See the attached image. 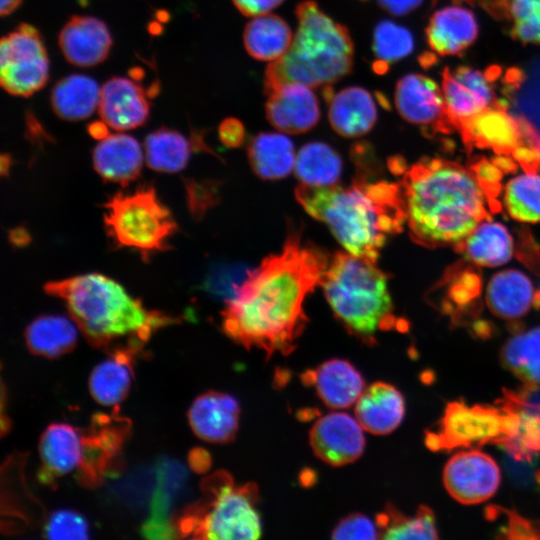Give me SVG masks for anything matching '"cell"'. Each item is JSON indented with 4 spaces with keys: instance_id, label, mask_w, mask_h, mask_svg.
<instances>
[{
    "instance_id": "1",
    "label": "cell",
    "mask_w": 540,
    "mask_h": 540,
    "mask_svg": "<svg viewBox=\"0 0 540 540\" xmlns=\"http://www.w3.org/2000/svg\"><path fill=\"white\" fill-rule=\"evenodd\" d=\"M326 253L289 228L282 251L266 257L238 285L222 311L224 332L250 349L289 354L307 323L304 302L321 284Z\"/></svg>"
},
{
    "instance_id": "2",
    "label": "cell",
    "mask_w": 540,
    "mask_h": 540,
    "mask_svg": "<svg viewBox=\"0 0 540 540\" xmlns=\"http://www.w3.org/2000/svg\"><path fill=\"white\" fill-rule=\"evenodd\" d=\"M299 204L325 223L347 252L376 262L386 241L406 221L401 185L358 172L349 185L311 186L295 190Z\"/></svg>"
},
{
    "instance_id": "3",
    "label": "cell",
    "mask_w": 540,
    "mask_h": 540,
    "mask_svg": "<svg viewBox=\"0 0 540 540\" xmlns=\"http://www.w3.org/2000/svg\"><path fill=\"white\" fill-rule=\"evenodd\" d=\"M400 185L410 236L418 244L459 245L488 218L487 193L475 174L457 163L422 160Z\"/></svg>"
},
{
    "instance_id": "4",
    "label": "cell",
    "mask_w": 540,
    "mask_h": 540,
    "mask_svg": "<svg viewBox=\"0 0 540 540\" xmlns=\"http://www.w3.org/2000/svg\"><path fill=\"white\" fill-rule=\"evenodd\" d=\"M45 291L61 299L87 341L112 348L119 340L140 346L159 328L176 320L148 310L109 277L88 273L49 282Z\"/></svg>"
},
{
    "instance_id": "5",
    "label": "cell",
    "mask_w": 540,
    "mask_h": 540,
    "mask_svg": "<svg viewBox=\"0 0 540 540\" xmlns=\"http://www.w3.org/2000/svg\"><path fill=\"white\" fill-rule=\"evenodd\" d=\"M296 17L298 25L290 47L265 71V93L288 82L328 88L352 69L354 47L347 28L314 1L299 3Z\"/></svg>"
},
{
    "instance_id": "6",
    "label": "cell",
    "mask_w": 540,
    "mask_h": 540,
    "mask_svg": "<svg viewBox=\"0 0 540 540\" xmlns=\"http://www.w3.org/2000/svg\"><path fill=\"white\" fill-rule=\"evenodd\" d=\"M320 285L335 317L362 343L375 345L377 333L396 325L387 277L376 262L337 252Z\"/></svg>"
},
{
    "instance_id": "7",
    "label": "cell",
    "mask_w": 540,
    "mask_h": 540,
    "mask_svg": "<svg viewBox=\"0 0 540 540\" xmlns=\"http://www.w3.org/2000/svg\"><path fill=\"white\" fill-rule=\"evenodd\" d=\"M205 500L183 515L176 529L201 539L250 540L262 533L254 483L236 485L219 471L203 483Z\"/></svg>"
},
{
    "instance_id": "8",
    "label": "cell",
    "mask_w": 540,
    "mask_h": 540,
    "mask_svg": "<svg viewBox=\"0 0 540 540\" xmlns=\"http://www.w3.org/2000/svg\"><path fill=\"white\" fill-rule=\"evenodd\" d=\"M104 207V223L113 243L137 250L145 260L167 250L168 239L178 229L152 185H142L131 193L118 192Z\"/></svg>"
},
{
    "instance_id": "9",
    "label": "cell",
    "mask_w": 540,
    "mask_h": 540,
    "mask_svg": "<svg viewBox=\"0 0 540 540\" xmlns=\"http://www.w3.org/2000/svg\"><path fill=\"white\" fill-rule=\"evenodd\" d=\"M511 414L498 404H447L436 431L426 432L425 443L432 451H450L484 444L501 446L509 437Z\"/></svg>"
},
{
    "instance_id": "10",
    "label": "cell",
    "mask_w": 540,
    "mask_h": 540,
    "mask_svg": "<svg viewBox=\"0 0 540 540\" xmlns=\"http://www.w3.org/2000/svg\"><path fill=\"white\" fill-rule=\"evenodd\" d=\"M49 78V60L40 33L22 23L0 43V84L9 94L29 97Z\"/></svg>"
},
{
    "instance_id": "11",
    "label": "cell",
    "mask_w": 540,
    "mask_h": 540,
    "mask_svg": "<svg viewBox=\"0 0 540 540\" xmlns=\"http://www.w3.org/2000/svg\"><path fill=\"white\" fill-rule=\"evenodd\" d=\"M501 481L500 469L486 453L472 449L454 454L443 470V483L456 501L473 505L492 497Z\"/></svg>"
},
{
    "instance_id": "12",
    "label": "cell",
    "mask_w": 540,
    "mask_h": 540,
    "mask_svg": "<svg viewBox=\"0 0 540 540\" xmlns=\"http://www.w3.org/2000/svg\"><path fill=\"white\" fill-rule=\"evenodd\" d=\"M314 454L331 466L356 461L364 452V428L356 417L331 412L316 420L309 432Z\"/></svg>"
},
{
    "instance_id": "13",
    "label": "cell",
    "mask_w": 540,
    "mask_h": 540,
    "mask_svg": "<svg viewBox=\"0 0 540 540\" xmlns=\"http://www.w3.org/2000/svg\"><path fill=\"white\" fill-rule=\"evenodd\" d=\"M90 435L64 423L50 424L41 434L40 479L50 482L75 471L83 473L89 456Z\"/></svg>"
},
{
    "instance_id": "14",
    "label": "cell",
    "mask_w": 540,
    "mask_h": 540,
    "mask_svg": "<svg viewBox=\"0 0 540 540\" xmlns=\"http://www.w3.org/2000/svg\"><path fill=\"white\" fill-rule=\"evenodd\" d=\"M442 94L447 116L457 127L497 104L487 76L468 66L444 70Z\"/></svg>"
},
{
    "instance_id": "15",
    "label": "cell",
    "mask_w": 540,
    "mask_h": 540,
    "mask_svg": "<svg viewBox=\"0 0 540 540\" xmlns=\"http://www.w3.org/2000/svg\"><path fill=\"white\" fill-rule=\"evenodd\" d=\"M266 94V118L277 130L286 134H302L317 125L320 108L311 87L288 82Z\"/></svg>"
},
{
    "instance_id": "16",
    "label": "cell",
    "mask_w": 540,
    "mask_h": 540,
    "mask_svg": "<svg viewBox=\"0 0 540 540\" xmlns=\"http://www.w3.org/2000/svg\"><path fill=\"white\" fill-rule=\"evenodd\" d=\"M194 434L209 443L232 441L239 428V402L230 394L207 391L194 399L188 413Z\"/></svg>"
},
{
    "instance_id": "17",
    "label": "cell",
    "mask_w": 540,
    "mask_h": 540,
    "mask_svg": "<svg viewBox=\"0 0 540 540\" xmlns=\"http://www.w3.org/2000/svg\"><path fill=\"white\" fill-rule=\"evenodd\" d=\"M394 102L400 116L411 124L440 128L445 120L450 122L443 94L436 82L427 76L410 73L400 78Z\"/></svg>"
},
{
    "instance_id": "18",
    "label": "cell",
    "mask_w": 540,
    "mask_h": 540,
    "mask_svg": "<svg viewBox=\"0 0 540 540\" xmlns=\"http://www.w3.org/2000/svg\"><path fill=\"white\" fill-rule=\"evenodd\" d=\"M302 381L313 386L318 397L332 409L349 408L363 393L365 380L349 361L332 358L302 374Z\"/></svg>"
},
{
    "instance_id": "19",
    "label": "cell",
    "mask_w": 540,
    "mask_h": 540,
    "mask_svg": "<svg viewBox=\"0 0 540 540\" xmlns=\"http://www.w3.org/2000/svg\"><path fill=\"white\" fill-rule=\"evenodd\" d=\"M98 110L110 128L126 131L147 121L150 105L139 84L125 77H113L101 87Z\"/></svg>"
},
{
    "instance_id": "20",
    "label": "cell",
    "mask_w": 540,
    "mask_h": 540,
    "mask_svg": "<svg viewBox=\"0 0 540 540\" xmlns=\"http://www.w3.org/2000/svg\"><path fill=\"white\" fill-rule=\"evenodd\" d=\"M66 60L79 67H92L103 62L111 49L112 37L106 24L92 16H73L58 38Z\"/></svg>"
},
{
    "instance_id": "21",
    "label": "cell",
    "mask_w": 540,
    "mask_h": 540,
    "mask_svg": "<svg viewBox=\"0 0 540 540\" xmlns=\"http://www.w3.org/2000/svg\"><path fill=\"white\" fill-rule=\"evenodd\" d=\"M140 346L121 345L110 349L109 355L91 371L88 388L92 398L106 407L122 403L129 394L134 379V358Z\"/></svg>"
},
{
    "instance_id": "22",
    "label": "cell",
    "mask_w": 540,
    "mask_h": 540,
    "mask_svg": "<svg viewBox=\"0 0 540 540\" xmlns=\"http://www.w3.org/2000/svg\"><path fill=\"white\" fill-rule=\"evenodd\" d=\"M405 401L401 392L392 384L377 381L366 387L355 403V417L374 435H387L402 422Z\"/></svg>"
},
{
    "instance_id": "23",
    "label": "cell",
    "mask_w": 540,
    "mask_h": 540,
    "mask_svg": "<svg viewBox=\"0 0 540 540\" xmlns=\"http://www.w3.org/2000/svg\"><path fill=\"white\" fill-rule=\"evenodd\" d=\"M474 13L460 5L437 10L426 28L429 46L440 55H456L469 47L478 36Z\"/></svg>"
},
{
    "instance_id": "24",
    "label": "cell",
    "mask_w": 540,
    "mask_h": 540,
    "mask_svg": "<svg viewBox=\"0 0 540 540\" xmlns=\"http://www.w3.org/2000/svg\"><path fill=\"white\" fill-rule=\"evenodd\" d=\"M465 140L509 154L520 146L523 129L502 106H491L458 125Z\"/></svg>"
},
{
    "instance_id": "25",
    "label": "cell",
    "mask_w": 540,
    "mask_h": 540,
    "mask_svg": "<svg viewBox=\"0 0 540 540\" xmlns=\"http://www.w3.org/2000/svg\"><path fill=\"white\" fill-rule=\"evenodd\" d=\"M93 164L104 180L126 186L140 174L143 164L141 146L130 135L124 133L109 135L96 145L93 151Z\"/></svg>"
},
{
    "instance_id": "26",
    "label": "cell",
    "mask_w": 540,
    "mask_h": 540,
    "mask_svg": "<svg viewBox=\"0 0 540 540\" xmlns=\"http://www.w3.org/2000/svg\"><path fill=\"white\" fill-rule=\"evenodd\" d=\"M328 118L333 130L347 138L368 133L377 120V106L366 89L353 86L329 97Z\"/></svg>"
},
{
    "instance_id": "27",
    "label": "cell",
    "mask_w": 540,
    "mask_h": 540,
    "mask_svg": "<svg viewBox=\"0 0 540 540\" xmlns=\"http://www.w3.org/2000/svg\"><path fill=\"white\" fill-rule=\"evenodd\" d=\"M537 292L529 277L522 271L506 269L496 273L489 281L486 303L497 317L514 320L523 317L536 306Z\"/></svg>"
},
{
    "instance_id": "28",
    "label": "cell",
    "mask_w": 540,
    "mask_h": 540,
    "mask_svg": "<svg viewBox=\"0 0 540 540\" xmlns=\"http://www.w3.org/2000/svg\"><path fill=\"white\" fill-rule=\"evenodd\" d=\"M500 404L513 414L510 437L501 445L515 460L529 461L540 453V403L505 390Z\"/></svg>"
},
{
    "instance_id": "29",
    "label": "cell",
    "mask_w": 540,
    "mask_h": 540,
    "mask_svg": "<svg viewBox=\"0 0 540 540\" xmlns=\"http://www.w3.org/2000/svg\"><path fill=\"white\" fill-rule=\"evenodd\" d=\"M78 326L72 318L44 315L34 319L25 330L26 346L31 353L45 358H57L76 346Z\"/></svg>"
},
{
    "instance_id": "30",
    "label": "cell",
    "mask_w": 540,
    "mask_h": 540,
    "mask_svg": "<svg viewBox=\"0 0 540 540\" xmlns=\"http://www.w3.org/2000/svg\"><path fill=\"white\" fill-rule=\"evenodd\" d=\"M248 160L258 177L278 180L295 167L296 154L292 141L281 133H259L250 142Z\"/></svg>"
},
{
    "instance_id": "31",
    "label": "cell",
    "mask_w": 540,
    "mask_h": 540,
    "mask_svg": "<svg viewBox=\"0 0 540 540\" xmlns=\"http://www.w3.org/2000/svg\"><path fill=\"white\" fill-rule=\"evenodd\" d=\"M292 40L293 34L287 22L269 13L253 17L243 33L247 53L256 60L270 63L286 53Z\"/></svg>"
},
{
    "instance_id": "32",
    "label": "cell",
    "mask_w": 540,
    "mask_h": 540,
    "mask_svg": "<svg viewBox=\"0 0 540 540\" xmlns=\"http://www.w3.org/2000/svg\"><path fill=\"white\" fill-rule=\"evenodd\" d=\"M101 88L91 77L74 74L59 80L51 91V105L64 120L78 121L91 116L99 106Z\"/></svg>"
},
{
    "instance_id": "33",
    "label": "cell",
    "mask_w": 540,
    "mask_h": 540,
    "mask_svg": "<svg viewBox=\"0 0 540 540\" xmlns=\"http://www.w3.org/2000/svg\"><path fill=\"white\" fill-rule=\"evenodd\" d=\"M459 245L470 260L485 267L501 266L513 255V238L508 229L491 220L480 222Z\"/></svg>"
},
{
    "instance_id": "34",
    "label": "cell",
    "mask_w": 540,
    "mask_h": 540,
    "mask_svg": "<svg viewBox=\"0 0 540 540\" xmlns=\"http://www.w3.org/2000/svg\"><path fill=\"white\" fill-rule=\"evenodd\" d=\"M501 362L527 389L540 387V326L513 335L504 344Z\"/></svg>"
},
{
    "instance_id": "35",
    "label": "cell",
    "mask_w": 540,
    "mask_h": 540,
    "mask_svg": "<svg viewBox=\"0 0 540 540\" xmlns=\"http://www.w3.org/2000/svg\"><path fill=\"white\" fill-rule=\"evenodd\" d=\"M294 168L296 176L303 184L331 186L340 179L342 160L328 144L310 142L299 150Z\"/></svg>"
},
{
    "instance_id": "36",
    "label": "cell",
    "mask_w": 540,
    "mask_h": 540,
    "mask_svg": "<svg viewBox=\"0 0 540 540\" xmlns=\"http://www.w3.org/2000/svg\"><path fill=\"white\" fill-rule=\"evenodd\" d=\"M375 521L382 539L438 538L434 513L427 506H420L415 515L407 516L393 505H388Z\"/></svg>"
},
{
    "instance_id": "37",
    "label": "cell",
    "mask_w": 540,
    "mask_h": 540,
    "mask_svg": "<svg viewBox=\"0 0 540 540\" xmlns=\"http://www.w3.org/2000/svg\"><path fill=\"white\" fill-rule=\"evenodd\" d=\"M144 146L148 166L165 173L181 171L187 165L192 150L181 133L168 128L150 133Z\"/></svg>"
},
{
    "instance_id": "38",
    "label": "cell",
    "mask_w": 540,
    "mask_h": 540,
    "mask_svg": "<svg viewBox=\"0 0 540 540\" xmlns=\"http://www.w3.org/2000/svg\"><path fill=\"white\" fill-rule=\"evenodd\" d=\"M504 204L509 215L521 222L540 221V174L526 171L505 186Z\"/></svg>"
},
{
    "instance_id": "39",
    "label": "cell",
    "mask_w": 540,
    "mask_h": 540,
    "mask_svg": "<svg viewBox=\"0 0 540 540\" xmlns=\"http://www.w3.org/2000/svg\"><path fill=\"white\" fill-rule=\"evenodd\" d=\"M372 49L377 59L376 71L384 72L388 64L399 61L413 52L414 38L406 27L384 20L374 29Z\"/></svg>"
},
{
    "instance_id": "40",
    "label": "cell",
    "mask_w": 540,
    "mask_h": 540,
    "mask_svg": "<svg viewBox=\"0 0 540 540\" xmlns=\"http://www.w3.org/2000/svg\"><path fill=\"white\" fill-rule=\"evenodd\" d=\"M89 532L87 520L77 511L70 509L53 511L43 528L45 537L55 540L88 539Z\"/></svg>"
},
{
    "instance_id": "41",
    "label": "cell",
    "mask_w": 540,
    "mask_h": 540,
    "mask_svg": "<svg viewBox=\"0 0 540 540\" xmlns=\"http://www.w3.org/2000/svg\"><path fill=\"white\" fill-rule=\"evenodd\" d=\"M333 539H377L380 538L376 521L362 513H352L342 518L332 531Z\"/></svg>"
},
{
    "instance_id": "42",
    "label": "cell",
    "mask_w": 540,
    "mask_h": 540,
    "mask_svg": "<svg viewBox=\"0 0 540 540\" xmlns=\"http://www.w3.org/2000/svg\"><path fill=\"white\" fill-rule=\"evenodd\" d=\"M188 206L191 213L200 217L214 203L215 189L208 182L185 181Z\"/></svg>"
},
{
    "instance_id": "43",
    "label": "cell",
    "mask_w": 540,
    "mask_h": 540,
    "mask_svg": "<svg viewBox=\"0 0 540 540\" xmlns=\"http://www.w3.org/2000/svg\"><path fill=\"white\" fill-rule=\"evenodd\" d=\"M506 526L502 527L508 538H540V523H532L519 515L506 511Z\"/></svg>"
},
{
    "instance_id": "44",
    "label": "cell",
    "mask_w": 540,
    "mask_h": 540,
    "mask_svg": "<svg viewBox=\"0 0 540 540\" xmlns=\"http://www.w3.org/2000/svg\"><path fill=\"white\" fill-rule=\"evenodd\" d=\"M508 10L514 22L540 20V0H509Z\"/></svg>"
},
{
    "instance_id": "45",
    "label": "cell",
    "mask_w": 540,
    "mask_h": 540,
    "mask_svg": "<svg viewBox=\"0 0 540 540\" xmlns=\"http://www.w3.org/2000/svg\"><path fill=\"white\" fill-rule=\"evenodd\" d=\"M219 137L227 147H238L245 139V130L235 118H226L219 126Z\"/></svg>"
},
{
    "instance_id": "46",
    "label": "cell",
    "mask_w": 540,
    "mask_h": 540,
    "mask_svg": "<svg viewBox=\"0 0 540 540\" xmlns=\"http://www.w3.org/2000/svg\"><path fill=\"white\" fill-rule=\"evenodd\" d=\"M232 2L243 15L256 17L271 12L284 0H232Z\"/></svg>"
},
{
    "instance_id": "47",
    "label": "cell",
    "mask_w": 540,
    "mask_h": 540,
    "mask_svg": "<svg viewBox=\"0 0 540 540\" xmlns=\"http://www.w3.org/2000/svg\"><path fill=\"white\" fill-rule=\"evenodd\" d=\"M511 36L522 43L540 44V20L514 22Z\"/></svg>"
},
{
    "instance_id": "48",
    "label": "cell",
    "mask_w": 540,
    "mask_h": 540,
    "mask_svg": "<svg viewBox=\"0 0 540 540\" xmlns=\"http://www.w3.org/2000/svg\"><path fill=\"white\" fill-rule=\"evenodd\" d=\"M377 2L385 11L402 16L419 7L423 0H377Z\"/></svg>"
},
{
    "instance_id": "49",
    "label": "cell",
    "mask_w": 540,
    "mask_h": 540,
    "mask_svg": "<svg viewBox=\"0 0 540 540\" xmlns=\"http://www.w3.org/2000/svg\"><path fill=\"white\" fill-rule=\"evenodd\" d=\"M108 127L109 126L103 120L94 121L89 124L88 133L96 140H103L109 136Z\"/></svg>"
},
{
    "instance_id": "50",
    "label": "cell",
    "mask_w": 540,
    "mask_h": 540,
    "mask_svg": "<svg viewBox=\"0 0 540 540\" xmlns=\"http://www.w3.org/2000/svg\"><path fill=\"white\" fill-rule=\"evenodd\" d=\"M22 0H0V14L7 16L14 12L21 4Z\"/></svg>"
},
{
    "instance_id": "51",
    "label": "cell",
    "mask_w": 540,
    "mask_h": 540,
    "mask_svg": "<svg viewBox=\"0 0 540 540\" xmlns=\"http://www.w3.org/2000/svg\"><path fill=\"white\" fill-rule=\"evenodd\" d=\"M10 239L14 244H24L29 240V235L23 229H15L10 234Z\"/></svg>"
},
{
    "instance_id": "52",
    "label": "cell",
    "mask_w": 540,
    "mask_h": 540,
    "mask_svg": "<svg viewBox=\"0 0 540 540\" xmlns=\"http://www.w3.org/2000/svg\"><path fill=\"white\" fill-rule=\"evenodd\" d=\"M536 305L540 307V289L539 292H537Z\"/></svg>"
}]
</instances>
